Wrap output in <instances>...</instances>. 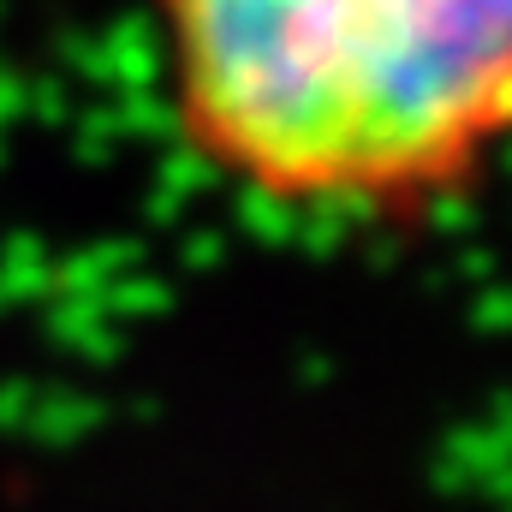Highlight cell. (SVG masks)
I'll return each instance as SVG.
<instances>
[{
	"mask_svg": "<svg viewBox=\"0 0 512 512\" xmlns=\"http://www.w3.org/2000/svg\"><path fill=\"white\" fill-rule=\"evenodd\" d=\"M185 149L274 209L459 203L512 108V0H149Z\"/></svg>",
	"mask_w": 512,
	"mask_h": 512,
	"instance_id": "cell-1",
	"label": "cell"
}]
</instances>
